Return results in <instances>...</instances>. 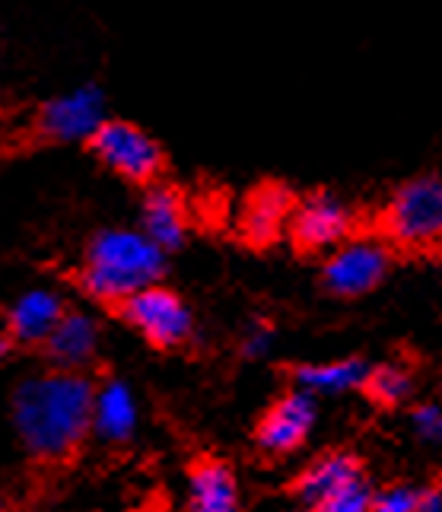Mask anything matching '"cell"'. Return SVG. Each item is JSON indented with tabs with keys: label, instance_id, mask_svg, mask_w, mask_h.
Segmentation results:
<instances>
[{
	"label": "cell",
	"instance_id": "13",
	"mask_svg": "<svg viewBox=\"0 0 442 512\" xmlns=\"http://www.w3.org/2000/svg\"><path fill=\"white\" fill-rule=\"evenodd\" d=\"M188 233V204L179 188L153 185L144 198V236L159 252H175Z\"/></svg>",
	"mask_w": 442,
	"mask_h": 512
},
{
	"label": "cell",
	"instance_id": "21",
	"mask_svg": "<svg viewBox=\"0 0 442 512\" xmlns=\"http://www.w3.org/2000/svg\"><path fill=\"white\" fill-rule=\"evenodd\" d=\"M306 512H312V509H306Z\"/></svg>",
	"mask_w": 442,
	"mask_h": 512
},
{
	"label": "cell",
	"instance_id": "17",
	"mask_svg": "<svg viewBox=\"0 0 442 512\" xmlns=\"http://www.w3.org/2000/svg\"><path fill=\"white\" fill-rule=\"evenodd\" d=\"M287 376L296 388H309V392H347V388H360L366 363L360 357L338 363H296L287 366Z\"/></svg>",
	"mask_w": 442,
	"mask_h": 512
},
{
	"label": "cell",
	"instance_id": "12",
	"mask_svg": "<svg viewBox=\"0 0 442 512\" xmlns=\"http://www.w3.org/2000/svg\"><path fill=\"white\" fill-rule=\"evenodd\" d=\"M188 509L191 512H242L236 471L217 452H201L188 462Z\"/></svg>",
	"mask_w": 442,
	"mask_h": 512
},
{
	"label": "cell",
	"instance_id": "3",
	"mask_svg": "<svg viewBox=\"0 0 442 512\" xmlns=\"http://www.w3.org/2000/svg\"><path fill=\"white\" fill-rule=\"evenodd\" d=\"M163 271V252L147 236L109 229L90 242L83 268L77 271V284L96 303L115 309L121 299L153 287Z\"/></svg>",
	"mask_w": 442,
	"mask_h": 512
},
{
	"label": "cell",
	"instance_id": "16",
	"mask_svg": "<svg viewBox=\"0 0 442 512\" xmlns=\"http://www.w3.org/2000/svg\"><path fill=\"white\" fill-rule=\"evenodd\" d=\"M417 388L414 369L401 363H382L366 369V376L360 382V395L379 411H398L411 401Z\"/></svg>",
	"mask_w": 442,
	"mask_h": 512
},
{
	"label": "cell",
	"instance_id": "7",
	"mask_svg": "<svg viewBox=\"0 0 442 512\" xmlns=\"http://www.w3.org/2000/svg\"><path fill=\"white\" fill-rule=\"evenodd\" d=\"M392 264L395 258L376 239L357 236L328 255L322 264V287L334 299H360L382 284Z\"/></svg>",
	"mask_w": 442,
	"mask_h": 512
},
{
	"label": "cell",
	"instance_id": "2",
	"mask_svg": "<svg viewBox=\"0 0 442 512\" xmlns=\"http://www.w3.org/2000/svg\"><path fill=\"white\" fill-rule=\"evenodd\" d=\"M366 236L395 261L442 264V172H420L395 185Z\"/></svg>",
	"mask_w": 442,
	"mask_h": 512
},
{
	"label": "cell",
	"instance_id": "5",
	"mask_svg": "<svg viewBox=\"0 0 442 512\" xmlns=\"http://www.w3.org/2000/svg\"><path fill=\"white\" fill-rule=\"evenodd\" d=\"M90 147L105 166L134 185L153 188L166 172L163 147L131 121H102L90 137Z\"/></svg>",
	"mask_w": 442,
	"mask_h": 512
},
{
	"label": "cell",
	"instance_id": "1",
	"mask_svg": "<svg viewBox=\"0 0 442 512\" xmlns=\"http://www.w3.org/2000/svg\"><path fill=\"white\" fill-rule=\"evenodd\" d=\"M93 379L70 369H45L13 392V423L29 458L42 468H64L93 433Z\"/></svg>",
	"mask_w": 442,
	"mask_h": 512
},
{
	"label": "cell",
	"instance_id": "10",
	"mask_svg": "<svg viewBox=\"0 0 442 512\" xmlns=\"http://www.w3.org/2000/svg\"><path fill=\"white\" fill-rule=\"evenodd\" d=\"M102 93L96 86H80L74 93H64L42 105L35 118V134L51 144H70V140H90L102 125Z\"/></svg>",
	"mask_w": 442,
	"mask_h": 512
},
{
	"label": "cell",
	"instance_id": "11",
	"mask_svg": "<svg viewBox=\"0 0 442 512\" xmlns=\"http://www.w3.org/2000/svg\"><path fill=\"white\" fill-rule=\"evenodd\" d=\"M357 481H366L363 458L350 449H331L299 471L287 484V493L296 500H303L309 509H315L318 503H325L328 497H334V493H341L344 487Z\"/></svg>",
	"mask_w": 442,
	"mask_h": 512
},
{
	"label": "cell",
	"instance_id": "15",
	"mask_svg": "<svg viewBox=\"0 0 442 512\" xmlns=\"http://www.w3.org/2000/svg\"><path fill=\"white\" fill-rule=\"evenodd\" d=\"M96 341H99V331L90 315L64 312L58 328L51 331L48 341L42 344V353L51 360V369H70V373H77L83 363L93 360Z\"/></svg>",
	"mask_w": 442,
	"mask_h": 512
},
{
	"label": "cell",
	"instance_id": "14",
	"mask_svg": "<svg viewBox=\"0 0 442 512\" xmlns=\"http://www.w3.org/2000/svg\"><path fill=\"white\" fill-rule=\"evenodd\" d=\"M64 319V303L55 293L35 290L23 296L7 315V338L20 347H42Z\"/></svg>",
	"mask_w": 442,
	"mask_h": 512
},
{
	"label": "cell",
	"instance_id": "8",
	"mask_svg": "<svg viewBox=\"0 0 442 512\" xmlns=\"http://www.w3.org/2000/svg\"><path fill=\"white\" fill-rule=\"evenodd\" d=\"M315 423V401L303 388H287L280 392L268 408L261 411L252 439L261 455L287 458L306 443Z\"/></svg>",
	"mask_w": 442,
	"mask_h": 512
},
{
	"label": "cell",
	"instance_id": "20",
	"mask_svg": "<svg viewBox=\"0 0 442 512\" xmlns=\"http://www.w3.org/2000/svg\"><path fill=\"white\" fill-rule=\"evenodd\" d=\"M0 512H10V503H7V497H0Z\"/></svg>",
	"mask_w": 442,
	"mask_h": 512
},
{
	"label": "cell",
	"instance_id": "19",
	"mask_svg": "<svg viewBox=\"0 0 442 512\" xmlns=\"http://www.w3.org/2000/svg\"><path fill=\"white\" fill-rule=\"evenodd\" d=\"M376 490L369 487V481H357L344 487L341 493H334L325 503H318L312 512H373Z\"/></svg>",
	"mask_w": 442,
	"mask_h": 512
},
{
	"label": "cell",
	"instance_id": "4",
	"mask_svg": "<svg viewBox=\"0 0 442 512\" xmlns=\"http://www.w3.org/2000/svg\"><path fill=\"white\" fill-rule=\"evenodd\" d=\"M112 312L159 353H179L194 341L191 309L169 287L153 284L128 299H121Z\"/></svg>",
	"mask_w": 442,
	"mask_h": 512
},
{
	"label": "cell",
	"instance_id": "18",
	"mask_svg": "<svg viewBox=\"0 0 442 512\" xmlns=\"http://www.w3.org/2000/svg\"><path fill=\"white\" fill-rule=\"evenodd\" d=\"M131 427H134V404L128 388L118 382L99 388L93 408V430H99L112 443H121V439H128Z\"/></svg>",
	"mask_w": 442,
	"mask_h": 512
},
{
	"label": "cell",
	"instance_id": "6",
	"mask_svg": "<svg viewBox=\"0 0 442 512\" xmlns=\"http://www.w3.org/2000/svg\"><path fill=\"white\" fill-rule=\"evenodd\" d=\"M287 236L299 258H315L341 249L350 239H357V217L338 198H331L325 191H315L309 198L296 201L287 223Z\"/></svg>",
	"mask_w": 442,
	"mask_h": 512
},
{
	"label": "cell",
	"instance_id": "9",
	"mask_svg": "<svg viewBox=\"0 0 442 512\" xmlns=\"http://www.w3.org/2000/svg\"><path fill=\"white\" fill-rule=\"evenodd\" d=\"M296 207L293 191L284 182H261L249 191L239 210V242L252 252H268L287 229Z\"/></svg>",
	"mask_w": 442,
	"mask_h": 512
}]
</instances>
